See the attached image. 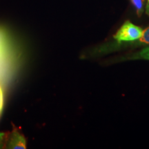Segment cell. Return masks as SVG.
<instances>
[{"instance_id":"1","label":"cell","mask_w":149,"mask_h":149,"mask_svg":"<svg viewBox=\"0 0 149 149\" xmlns=\"http://www.w3.org/2000/svg\"><path fill=\"white\" fill-rule=\"evenodd\" d=\"M143 30L129 21H126L113 36L117 44L135 42L141 37Z\"/></svg>"},{"instance_id":"2","label":"cell","mask_w":149,"mask_h":149,"mask_svg":"<svg viewBox=\"0 0 149 149\" xmlns=\"http://www.w3.org/2000/svg\"><path fill=\"white\" fill-rule=\"evenodd\" d=\"M149 45V26L147 27L146 29L143 30L142 35L139 40L135 41V42H128V43H122V44H115L113 46L110 45L102 46V50L103 53L105 52H111L112 51H116L117 49H121L122 48H125L127 46L130 47H136L139 46H146Z\"/></svg>"},{"instance_id":"3","label":"cell","mask_w":149,"mask_h":149,"mask_svg":"<svg viewBox=\"0 0 149 149\" xmlns=\"http://www.w3.org/2000/svg\"><path fill=\"white\" fill-rule=\"evenodd\" d=\"M6 148L9 149H26V140L24 135H22L17 129L12 131L10 138L6 145Z\"/></svg>"},{"instance_id":"4","label":"cell","mask_w":149,"mask_h":149,"mask_svg":"<svg viewBox=\"0 0 149 149\" xmlns=\"http://www.w3.org/2000/svg\"><path fill=\"white\" fill-rule=\"evenodd\" d=\"M122 60H135V59H144L149 60V46L144 48L137 53H134L130 56L122 57Z\"/></svg>"},{"instance_id":"5","label":"cell","mask_w":149,"mask_h":149,"mask_svg":"<svg viewBox=\"0 0 149 149\" xmlns=\"http://www.w3.org/2000/svg\"><path fill=\"white\" fill-rule=\"evenodd\" d=\"M146 0H130V2L135 8L137 15L140 17L144 10V5Z\"/></svg>"},{"instance_id":"6","label":"cell","mask_w":149,"mask_h":149,"mask_svg":"<svg viewBox=\"0 0 149 149\" xmlns=\"http://www.w3.org/2000/svg\"><path fill=\"white\" fill-rule=\"evenodd\" d=\"M146 13L147 15L149 16V0H147L146 6Z\"/></svg>"}]
</instances>
